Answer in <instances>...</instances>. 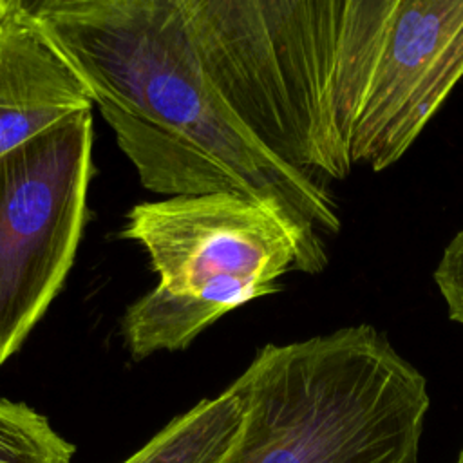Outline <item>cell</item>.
I'll list each match as a JSON object with an SVG mask.
<instances>
[{
  "instance_id": "6da1fadb",
  "label": "cell",
  "mask_w": 463,
  "mask_h": 463,
  "mask_svg": "<svg viewBox=\"0 0 463 463\" xmlns=\"http://www.w3.org/2000/svg\"><path fill=\"white\" fill-rule=\"evenodd\" d=\"M210 80L307 175L382 172L463 78V0H181Z\"/></svg>"
},
{
  "instance_id": "7a4b0ae2",
  "label": "cell",
  "mask_w": 463,
  "mask_h": 463,
  "mask_svg": "<svg viewBox=\"0 0 463 463\" xmlns=\"http://www.w3.org/2000/svg\"><path fill=\"white\" fill-rule=\"evenodd\" d=\"M72 67L143 188L232 194L336 233L326 186L271 154L232 110L195 49L181 0H13Z\"/></svg>"
},
{
  "instance_id": "3957f363",
  "label": "cell",
  "mask_w": 463,
  "mask_h": 463,
  "mask_svg": "<svg viewBox=\"0 0 463 463\" xmlns=\"http://www.w3.org/2000/svg\"><path fill=\"white\" fill-rule=\"evenodd\" d=\"M237 382L244 414L219 463H418L427 382L369 324L268 344Z\"/></svg>"
},
{
  "instance_id": "277c9868",
  "label": "cell",
  "mask_w": 463,
  "mask_h": 463,
  "mask_svg": "<svg viewBox=\"0 0 463 463\" xmlns=\"http://www.w3.org/2000/svg\"><path fill=\"white\" fill-rule=\"evenodd\" d=\"M148 253L157 286L130 304L121 335L134 360L179 351L228 311L280 289L288 271L320 273L318 232L232 194L136 204L121 230Z\"/></svg>"
},
{
  "instance_id": "5b68a950",
  "label": "cell",
  "mask_w": 463,
  "mask_h": 463,
  "mask_svg": "<svg viewBox=\"0 0 463 463\" xmlns=\"http://www.w3.org/2000/svg\"><path fill=\"white\" fill-rule=\"evenodd\" d=\"M92 110L0 157V367L61 291L94 172Z\"/></svg>"
},
{
  "instance_id": "8992f818",
  "label": "cell",
  "mask_w": 463,
  "mask_h": 463,
  "mask_svg": "<svg viewBox=\"0 0 463 463\" xmlns=\"http://www.w3.org/2000/svg\"><path fill=\"white\" fill-rule=\"evenodd\" d=\"M92 107L87 87L42 31L13 0H0V157Z\"/></svg>"
},
{
  "instance_id": "52a82bcc",
  "label": "cell",
  "mask_w": 463,
  "mask_h": 463,
  "mask_svg": "<svg viewBox=\"0 0 463 463\" xmlns=\"http://www.w3.org/2000/svg\"><path fill=\"white\" fill-rule=\"evenodd\" d=\"M244 414L237 378L217 396L175 416L123 463H219L232 447Z\"/></svg>"
},
{
  "instance_id": "ba28073f",
  "label": "cell",
  "mask_w": 463,
  "mask_h": 463,
  "mask_svg": "<svg viewBox=\"0 0 463 463\" xmlns=\"http://www.w3.org/2000/svg\"><path fill=\"white\" fill-rule=\"evenodd\" d=\"M74 450L43 414L0 398V463H72Z\"/></svg>"
},
{
  "instance_id": "9c48e42d",
  "label": "cell",
  "mask_w": 463,
  "mask_h": 463,
  "mask_svg": "<svg viewBox=\"0 0 463 463\" xmlns=\"http://www.w3.org/2000/svg\"><path fill=\"white\" fill-rule=\"evenodd\" d=\"M432 279L447 306L449 318L463 326V230L445 246Z\"/></svg>"
},
{
  "instance_id": "30bf717a",
  "label": "cell",
  "mask_w": 463,
  "mask_h": 463,
  "mask_svg": "<svg viewBox=\"0 0 463 463\" xmlns=\"http://www.w3.org/2000/svg\"><path fill=\"white\" fill-rule=\"evenodd\" d=\"M456 463H463V447H461V450H459V454H458V459H456Z\"/></svg>"
}]
</instances>
